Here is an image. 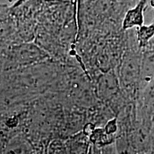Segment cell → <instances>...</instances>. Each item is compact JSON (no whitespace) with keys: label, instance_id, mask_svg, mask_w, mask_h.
<instances>
[{"label":"cell","instance_id":"7a4b0ae2","mask_svg":"<svg viewBox=\"0 0 154 154\" xmlns=\"http://www.w3.org/2000/svg\"><path fill=\"white\" fill-rule=\"evenodd\" d=\"M94 91L98 99L108 103L111 109L119 106L126 99L121 90L118 74L113 69L103 72L98 77Z\"/></svg>","mask_w":154,"mask_h":154},{"label":"cell","instance_id":"52a82bcc","mask_svg":"<svg viewBox=\"0 0 154 154\" xmlns=\"http://www.w3.org/2000/svg\"><path fill=\"white\" fill-rule=\"evenodd\" d=\"M115 143L119 154H140L126 135H119Z\"/></svg>","mask_w":154,"mask_h":154},{"label":"cell","instance_id":"3957f363","mask_svg":"<svg viewBox=\"0 0 154 154\" xmlns=\"http://www.w3.org/2000/svg\"><path fill=\"white\" fill-rule=\"evenodd\" d=\"M1 154H36L32 140L23 134H16L4 139Z\"/></svg>","mask_w":154,"mask_h":154},{"label":"cell","instance_id":"277c9868","mask_svg":"<svg viewBox=\"0 0 154 154\" xmlns=\"http://www.w3.org/2000/svg\"><path fill=\"white\" fill-rule=\"evenodd\" d=\"M66 139L71 154H88L91 143L83 130Z\"/></svg>","mask_w":154,"mask_h":154},{"label":"cell","instance_id":"5b68a950","mask_svg":"<svg viewBox=\"0 0 154 154\" xmlns=\"http://www.w3.org/2000/svg\"><path fill=\"white\" fill-rule=\"evenodd\" d=\"M143 7L144 0L140 2L134 9L128 11L123 21V29L124 30L131 29L135 26H142L143 22Z\"/></svg>","mask_w":154,"mask_h":154},{"label":"cell","instance_id":"30bf717a","mask_svg":"<svg viewBox=\"0 0 154 154\" xmlns=\"http://www.w3.org/2000/svg\"><path fill=\"white\" fill-rule=\"evenodd\" d=\"M88 154H103L102 153L101 147V146H96L95 144L91 143Z\"/></svg>","mask_w":154,"mask_h":154},{"label":"cell","instance_id":"9c48e42d","mask_svg":"<svg viewBox=\"0 0 154 154\" xmlns=\"http://www.w3.org/2000/svg\"><path fill=\"white\" fill-rule=\"evenodd\" d=\"M101 149L103 154H119L115 142L108 144V145H106L104 146H102Z\"/></svg>","mask_w":154,"mask_h":154},{"label":"cell","instance_id":"ba28073f","mask_svg":"<svg viewBox=\"0 0 154 154\" xmlns=\"http://www.w3.org/2000/svg\"><path fill=\"white\" fill-rule=\"evenodd\" d=\"M154 36V24L150 26H141L137 32V38L140 47H146V44Z\"/></svg>","mask_w":154,"mask_h":154},{"label":"cell","instance_id":"6da1fadb","mask_svg":"<svg viewBox=\"0 0 154 154\" xmlns=\"http://www.w3.org/2000/svg\"><path fill=\"white\" fill-rule=\"evenodd\" d=\"M49 57V54L35 44L26 42L14 45L7 52L4 53V71L24 68L43 62Z\"/></svg>","mask_w":154,"mask_h":154},{"label":"cell","instance_id":"8fae6325","mask_svg":"<svg viewBox=\"0 0 154 154\" xmlns=\"http://www.w3.org/2000/svg\"><path fill=\"white\" fill-rule=\"evenodd\" d=\"M36 154H37V153H36Z\"/></svg>","mask_w":154,"mask_h":154},{"label":"cell","instance_id":"8992f818","mask_svg":"<svg viewBox=\"0 0 154 154\" xmlns=\"http://www.w3.org/2000/svg\"><path fill=\"white\" fill-rule=\"evenodd\" d=\"M47 154H71L66 138L52 139L47 146Z\"/></svg>","mask_w":154,"mask_h":154}]
</instances>
